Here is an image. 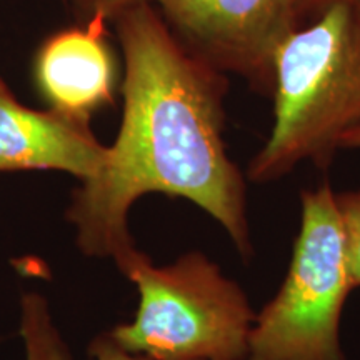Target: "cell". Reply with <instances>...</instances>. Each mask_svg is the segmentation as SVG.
<instances>
[{
    "label": "cell",
    "instance_id": "cell-1",
    "mask_svg": "<svg viewBox=\"0 0 360 360\" xmlns=\"http://www.w3.org/2000/svg\"><path fill=\"white\" fill-rule=\"evenodd\" d=\"M115 22L125 60L124 115L102 170L72 193L65 217L79 250L119 264L137 249L132 205L165 193L217 220L238 255L252 259L245 177L224 142L222 72L188 51L150 2Z\"/></svg>",
    "mask_w": 360,
    "mask_h": 360
},
{
    "label": "cell",
    "instance_id": "cell-2",
    "mask_svg": "<svg viewBox=\"0 0 360 360\" xmlns=\"http://www.w3.org/2000/svg\"><path fill=\"white\" fill-rule=\"evenodd\" d=\"M274 125L247 179L274 182L302 162L326 167L345 132L360 125V6L337 4L277 51Z\"/></svg>",
    "mask_w": 360,
    "mask_h": 360
},
{
    "label": "cell",
    "instance_id": "cell-3",
    "mask_svg": "<svg viewBox=\"0 0 360 360\" xmlns=\"http://www.w3.org/2000/svg\"><path fill=\"white\" fill-rule=\"evenodd\" d=\"M117 269L137 287L130 322L107 334L132 354L155 360H247L255 310L245 290L204 252L155 265L134 249Z\"/></svg>",
    "mask_w": 360,
    "mask_h": 360
},
{
    "label": "cell",
    "instance_id": "cell-4",
    "mask_svg": "<svg viewBox=\"0 0 360 360\" xmlns=\"http://www.w3.org/2000/svg\"><path fill=\"white\" fill-rule=\"evenodd\" d=\"M300 229L277 294L255 314L247 360H345L340 322L354 290L337 193L300 197Z\"/></svg>",
    "mask_w": 360,
    "mask_h": 360
},
{
    "label": "cell",
    "instance_id": "cell-5",
    "mask_svg": "<svg viewBox=\"0 0 360 360\" xmlns=\"http://www.w3.org/2000/svg\"><path fill=\"white\" fill-rule=\"evenodd\" d=\"M188 51L217 70L272 87L274 60L299 29V0H155Z\"/></svg>",
    "mask_w": 360,
    "mask_h": 360
},
{
    "label": "cell",
    "instance_id": "cell-6",
    "mask_svg": "<svg viewBox=\"0 0 360 360\" xmlns=\"http://www.w3.org/2000/svg\"><path fill=\"white\" fill-rule=\"evenodd\" d=\"M105 157L90 125L29 109L0 80V172L58 170L85 182L101 172Z\"/></svg>",
    "mask_w": 360,
    "mask_h": 360
},
{
    "label": "cell",
    "instance_id": "cell-7",
    "mask_svg": "<svg viewBox=\"0 0 360 360\" xmlns=\"http://www.w3.org/2000/svg\"><path fill=\"white\" fill-rule=\"evenodd\" d=\"M105 20L62 30L40 47L35 75L51 110L90 125V117L112 102L115 62L107 40Z\"/></svg>",
    "mask_w": 360,
    "mask_h": 360
},
{
    "label": "cell",
    "instance_id": "cell-8",
    "mask_svg": "<svg viewBox=\"0 0 360 360\" xmlns=\"http://www.w3.org/2000/svg\"><path fill=\"white\" fill-rule=\"evenodd\" d=\"M19 335L25 360H74L69 342L58 328L47 297L29 290L20 295Z\"/></svg>",
    "mask_w": 360,
    "mask_h": 360
},
{
    "label": "cell",
    "instance_id": "cell-9",
    "mask_svg": "<svg viewBox=\"0 0 360 360\" xmlns=\"http://www.w3.org/2000/svg\"><path fill=\"white\" fill-rule=\"evenodd\" d=\"M349 276L354 289L360 287V191L337 193Z\"/></svg>",
    "mask_w": 360,
    "mask_h": 360
},
{
    "label": "cell",
    "instance_id": "cell-10",
    "mask_svg": "<svg viewBox=\"0 0 360 360\" xmlns=\"http://www.w3.org/2000/svg\"><path fill=\"white\" fill-rule=\"evenodd\" d=\"M89 354L94 360H155L147 355L132 354L117 345L107 332L96 335L89 345Z\"/></svg>",
    "mask_w": 360,
    "mask_h": 360
},
{
    "label": "cell",
    "instance_id": "cell-11",
    "mask_svg": "<svg viewBox=\"0 0 360 360\" xmlns=\"http://www.w3.org/2000/svg\"><path fill=\"white\" fill-rule=\"evenodd\" d=\"M150 0H82L84 8L89 12L90 19L97 17L102 20H115L120 13L129 8L147 4Z\"/></svg>",
    "mask_w": 360,
    "mask_h": 360
},
{
    "label": "cell",
    "instance_id": "cell-12",
    "mask_svg": "<svg viewBox=\"0 0 360 360\" xmlns=\"http://www.w3.org/2000/svg\"><path fill=\"white\" fill-rule=\"evenodd\" d=\"M337 4H357L360 6V0H299L300 15L317 17L319 13L327 11L328 7L337 6Z\"/></svg>",
    "mask_w": 360,
    "mask_h": 360
},
{
    "label": "cell",
    "instance_id": "cell-13",
    "mask_svg": "<svg viewBox=\"0 0 360 360\" xmlns=\"http://www.w3.org/2000/svg\"><path fill=\"white\" fill-rule=\"evenodd\" d=\"M339 148H360V125L342 135L339 141Z\"/></svg>",
    "mask_w": 360,
    "mask_h": 360
},
{
    "label": "cell",
    "instance_id": "cell-14",
    "mask_svg": "<svg viewBox=\"0 0 360 360\" xmlns=\"http://www.w3.org/2000/svg\"><path fill=\"white\" fill-rule=\"evenodd\" d=\"M0 342H2V337H0Z\"/></svg>",
    "mask_w": 360,
    "mask_h": 360
}]
</instances>
